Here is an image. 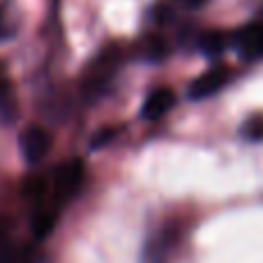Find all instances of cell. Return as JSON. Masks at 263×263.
I'll return each instance as SVG.
<instances>
[{"label":"cell","instance_id":"obj_1","mask_svg":"<svg viewBox=\"0 0 263 263\" xmlns=\"http://www.w3.org/2000/svg\"><path fill=\"white\" fill-rule=\"evenodd\" d=\"M83 176H86V168H83L81 159H67L65 164H60L53 171V196L55 203H67L74 196L79 194L83 185Z\"/></svg>","mask_w":263,"mask_h":263},{"label":"cell","instance_id":"obj_2","mask_svg":"<svg viewBox=\"0 0 263 263\" xmlns=\"http://www.w3.org/2000/svg\"><path fill=\"white\" fill-rule=\"evenodd\" d=\"M21 150H23V157H26L30 164H40L51 150L49 132L42 129L40 125L26 127L21 132Z\"/></svg>","mask_w":263,"mask_h":263},{"label":"cell","instance_id":"obj_3","mask_svg":"<svg viewBox=\"0 0 263 263\" xmlns=\"http://www.w3.org/2000/svg\"><path fill=\"white\" fill-rule=\"evenodd\" d=\"M238 53L245 60H261L263 58V21H254L242 26L236 32Z\"/></svg>","mask_w":263,"mask_h":263},{"label":"cell","instance_id":"obj_4","mask_svg":"<svg viewBox=\"0 0 263 263\" xmlns=\"http://www.w3.org/2000/svg\"><path fill=\"white\" fill-rule=\"evenodd\" d=\"M229 79H231V74H229L227 67L210 69V72L201 74V77L190 86V97L192 100H203V97L215 95V92H219L224 86H227Z\"/></svg>","mask_w":263,"mask_h":263},{"label":"cell","instance_id":"obj_5","mask_svg":"<svg viewBox=\"0 0 263 263\" xmlns=\"http://www.w3.org/2000/svg\"><path fill=\"white\" fill-rule=\"evenodd\" d=\"M173 104H176V92H173L171 88H157V90H153L145 97L141 114L148 120H157V118H162L164 114H168V111L173 109Z\"/></svg>","mask_w":263,"mask_h":263},{"label":"cell","instance_id":"obj_6","mask_svg":"<svg viewBox=\"0 0 263 263\" xmlns=\"http://www.w3.org/2000/svg\"><path fill=\"white\" fill-rule=\"evenodd\" d=\"M55 219H58V215H55L53 208H42L35 213V217H32V236L35 238H46L51 231H53L55 227Z\"/></svg>","mask_w":263,"mask_h":263},{"label":"cell","instance_id":"obj_7","mask_svg":"<svg viewBox=\"0 0 263 263\" xmlns=\"http://www.w3.org/2000/svg\"><path fill=\"white\" fill-rule=\"evenodd\" d=\"M199 46L208 58H217V55H222L224 49H227V37H224L219 30H210L201 37Z\"/></svg>","mask_w":263,"mask_h":263},{"label":"cell","instance_id":"obj_8","mask_svg":"<svg viewBox=\"0 0 263 263\" xmlns=\"http://www.w3.org/2000/svg\"><path fill=\"white\" fill-rule=\"evenodd\" d=\"M0 263H37V256L30 247H12L7 245L0 247Z\"/></svg>","mask_w":263,"mask_h":263},{"label":"cell","instance_id":"obj_9","mask_svg":"<svg viewBox=\"0 0 263 263\" xmlns=\"http://www.w3.org/2000/svg\"><path fill=\"white\" fill-rule=\"evenodd\" d=\"M168 252V240L159 238V240H148L143 250V263H164Z\"/></svg>","mask_w":263,"mask_h":263},{"label":"cell","instance_id":"obj_10","mask_svg":"<svg viewBox=\"0 0 263 263\" xmlns=\"http://www.w3.org/2000/svg\"><path fill=\"white\" fill-rule=\"evenodd\" d=\"M166 55H168V44L166 42H164L162 37H150L148 46H145V58L159 63V60H164Z\"/></svg>","mask_w":263,"mask_h":263},{"label":"cell","instance_id":"obj_11","mask_svg":"<svg viewBox=\"0 0 263 263\" xmlns=\"http://www.w3.org/2000/svg\"><path fill=\"white\" fill-rule=\"evenodd\" d=\"M44 192H46V180L42 176L28 178L26 185H23V194H26L28 199H32V201L42 199V196H44Z\"/></svg>","mask_w":263,"mask_h":263},{"label":"cell","instance_id":"obj_12","mask_svg":"<svg viewBox=\"0 0 263 263\" xmlns=\"http://www.w3.org/2000/svg\"><path fill=\"white\" fill-rule=\"evenodd\" d=\"M242 136L247 141H263V116H252L242 127Z\"/></svg>","mask_w":263,"mask_h":263},{"label":"cell","instance_id":"obj_13","mask_svg":"<svg viewBox=\"0 0 263 263\" xmlns=\"http://www.w3.org/2000/svg\"><path fill=\"white\" fill-rule=\"evenodd\" d=\"M118 134H120V132H118V129H114V127H104V129H100L95 136H92V148H102V145L111 143V141H114Z\"/></svg>","mask_w":263,"mask_h":263},{"label":"cell","instance_id":"obj_14","mask_svg":"<svg viewBox=\"0 0 263 263\" xmlns=\"http://www.w3.org/2000/svg\"><path fill=\"white\" fill-rule=\"evenodd\" d=\"M9 224H7V219H3V217H0V247H3V245H7V242H9Z\"/></svg>","mask_w":263,"mask_h":263},{"label":"cell","instance_id":"obj_15","mask_svg":"<svg viewBox=\"0 0 263 263\" xmlns=\"http://www.w3.org/2000/svg\"><path fill=\"white\" fill-rule=\"evenodd\" d=\"M7 37H12V28L5 23V16L0 14V40H7Z\"/></svg>","mask_w":263,"mask_h":263},{"label":"cell","instance_id":"obj_16","mask_svg":"<svg viewBox=\"0 0 263 263\" xmlns=\"http://www.w3.org/2000/svg\"><path fill=\"white\" fill-rule=\"evenodd\" d=\"M208 3V0H185V5L190 9H196V7H201V5H205Z\"/></svg>","mask_w":263,"mask_h":263},{"label":"cell","instance_id":"obj_17","mask_svg":"<svg viewBox=\"0 0 263 263\" xmlns=\"http://www.w3.org/2000/svg\"><path fill=\"white\" fill-rule=\"evenodd\" d=\"M0 88H3V86H0Z\"/></svg>","mask_w":263,"mask_h":263}]
</instances>
